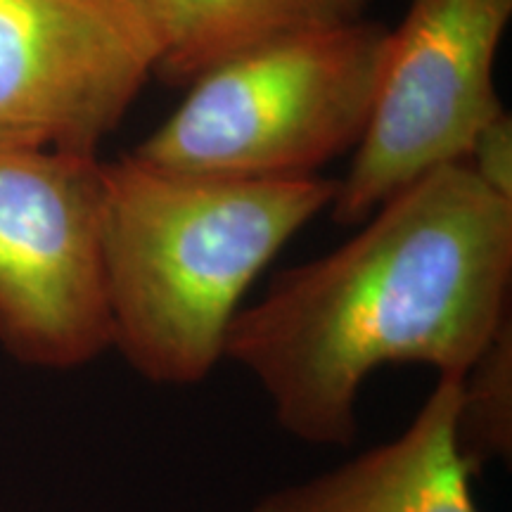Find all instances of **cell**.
Wrapping results in <instances>:
<instances>
[{
    "label": "cell",
    "instance_id": "cell-8",
    "mask_svg": "<svg viewBox=\"0 0 512 512\" xmlns=\"http://www.w3.org/2000/svg\"><path fill=\"white\" fill-rule=\"evenodd\" d=\"M162 36L157 76L190 86L209 69L280 38L366 19L373 0H147Z\"/></svg>",
    "mask_w": 512,
    "mask_h": 512
},
{
    "label": "cell",
    "instance_id": "cell-3",
    "mask_svg": "<svg viewBox=\"0 0 512 512\" xmlns=\"http://www.w3.org/2000/svg\"><path fill=\"white\" fill-rule=\"evenodd\" d=\"M387 46L389 29L366 17L247 50L192 81L176 112L128 155L216 181L318 176L361 143Z\"/></svg>",
    "mask_w": 512,
    "mask_h": 512
},
{
    "label": "cell",
    "instance_id": "cell-10",
    "mask_svg": "<svg viewBox=\"0 0 512 512\" xmlns=\"http://www.w3.org/2000/svg\"><path fill=\"white\" fill-rule=\"evenodd\" d=\"M467 166L486 188L512 200V117L501 112L477 133Z\"/></svg>",
    "mask_w": 512,
    "mask_h": 512
},
{
    "label": "cell",
    "instance_id": "cell-7",
    "mask_svg": "<svg viewBox=\"0 0 512 512\" xmlns=\"http://www.w3.org/2000/svg\"><path fill=\"white\" fill-rule=\"evenodd\" d=\"M460 380L437 377L399 437L323 475L264 494L249 512H479L456 437Z\"/></svg>",
    "mask_w": 512,
    "mask_h": 512
},
{
    "label": "cell",
    "instance_id": "cell-5",
    "mask_svg": "<svg viewBox=\"0 0 512 512\" xmlns=\"http://www.w3.org/2000/svg\"><path fill=\"white\" fill-rule=\"evenodd\" d=\"M0 347L41 370L112 349L98 155L0 147Z\"/></svg>",
    "mask_w": 512,
    "mask_h": 512
},
{
    "label": "cell",
    "instance_id": "cell-1",
    "mask_svg": "<svg viewBox=\"0 0 512 512\" xmlns=\"http://www.w3.org/2000/svg\"><path fill=\"white\" fill-rule=\"evenodd\" d=\"M510 283L512 200L444 164L335 252L275 275L235 313L223 361L254 377L287 437L347 448L368 377L418 363L463 380L510 320Z\"/></svg>",
    "mask_w": 512,
    "mask_h": 512
},
{
    "label": "cell",
    "instance_id": "cell-9",
    "mask_svg": "<svg viewBox=\"0 0 512 512\" xmlns=\"http://www.w3.org/2000/svg\"><path fill=\"white\" fill-rule=\"evenodd\" d=\"M456 437L475 475L512 451V325L491 339L460 380Z\"/></svg>",
    "mask_w": 512,
    "mask_h": 512
},
{
    "label": "cell",
    "instance_id": "cell-6",
    "mask_svg": "<svg viewBox=\"0 0 512 512\" xmlns=\"http://www.w3.org/2000/svg\"><path fill=\"white\" fill-rule=\"evenodd\" d=\"M159 57L147 0H0V147L98 155Z\"/></svg>",
    "mask_w": 512,
    "mask_h": 512
},
{
    "label": "cell",
    "instance_id": "cell-2",
    "mask_svg": "<svg viewBox=\"0 0 512 512\" xmlns=\"http://www.w3.org/2000/svg\"><path fill=\"white\" fill-rule=\"evenodd\" d=\"M335 195L325 176L216 181L102 162L112 349L157 387L207 380L249 285Z\"/></svg>",
    "mask_w": 512,
    "mask_h": 512
},
{
    "label": "cell",
    "instance_id": "cell-4",
    "mask_svg": "<svg viewBox=\"0 0 512 512\" xmlns=\"http://www.w3.org/2000/svg\"><path fill=\"white\" fill-rule=\"evenodd\" d=\"M512 0H408L389 31L380 88L330 214L361 226L384 200L444 164L465 162L505 107L494 62Z\"/></svg>",
    "mask_w": 512,
    "mask_h": 512
}]
</instances>
